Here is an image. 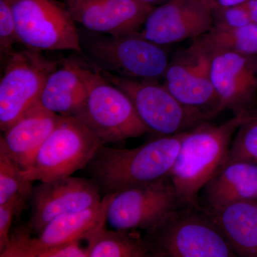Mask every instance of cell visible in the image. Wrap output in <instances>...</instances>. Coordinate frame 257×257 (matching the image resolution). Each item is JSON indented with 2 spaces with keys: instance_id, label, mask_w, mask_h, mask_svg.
Instances as JSON below:
<instances>
[{
  "instance_id": "cell-17",
  "label": "cell",
  "mask_w": 257,
  "mask_h": 257,
  "mask_svg": "<svg viewBox=\"0 0 257 257\" xmlns=\"http://www.w3.org/2000/svg\"><path fill=\"white\" fill-rule=\"evenodd\" d=\"M62 116L47 110L38 101L5 130L0 143L22 170L31 167L40 147Z\"/></svg>"
},
{
  "instance_id": "cell-28",
  "label": "cell",
  "mask_w": 257,
  "mask_h": 257,
  "mask_svg": "<svg viewBox=\"0 0 257 257\" xmlns=\"http://www.w3.org/2000/svg\"><path fill=\"white\" fill-rule=\"evenodd\" d=\"M81 241L42 248L34 257H88L87 248L81 246Z\"/></svg>"
},
{
  "instance_id": "cell-12",
  "label": "cell",
  "mask_w": 257,
  "mask_h": 257,
  "mask_svg": "<svg viewBox=\"0 0 257 257\" xmlns=\"http://www.w3.org/2000/svg\"><path fill=\"white\" fill-rule=\"evenodd\" d=\"M110 194L99 204L87 209L67 213L50 221L37 236L25 226L12 233L9 245L1 257H34L42 248L82 241L85 235L106 221V209Z\"/></svg>"
},
{
  "instance_id": "cell-9",
  "label": "cell",
  "mask_w": 257,
  "mask_h": 257,
  "mask_svg": "<svg viewBox=\"0 0 257 257\" xmlns=\"http://www.w3.org/2000/svg\"><path fill=\"white\" fill-rule=\"evenodd\" d=\"M41 51H16L0 81V128L5 132L39 101L47 77L60 65Z\"/></svg>"
},
{
  "instance_id": "cell-32",
  "label": "cell",
  "mask_w": 257,
  "mask_h": 257,
  "mask_svg": "<svg viewBox=\"0 0 257 257\" xmlns=\"http://www.w3.org/2000/svg\"><path fill=\"white\" fill-rule=\"evenodd\" d=\"M251 114L257 115V106L256 107V109H255L253 111V112L251 113Z\"/></svg>"
},
{
  "instance_id": "cell-3",
  "label": "cell",
  "mask_w": 257,
  "mask_h": 257,
  "mask_svg": "<svg viewBox=\"0 0 257 257\" xmlns=\"http://www.w3.org/2000/svg\"><path fill=\"white\" fill-rule=\"evenodd\" d=\"M248 115H234L221 124L205 121L187 133L170 178L179 206L198 202V194L222 165L238 128Z\"/></svg>"
},
{
  "instance_id": "cell-25",
  "label": "cell",
  "mask_w": 257,
  "mask_h": 257,
  "mask_svg": "<svg viewBox=\"0 0 257 257\" xmlns=\"http://www.w3.org/2000/svg\"><path fill=\"white\" fill-rule=\"evenodd\" d=\"M18 37L13 12L7 0H0V53L6 63L15 53Z\"/></svg>"
},
{
  "instance_id": "cell-19",
  "label": "cell",
  "mask_w": 257,
  "mask_h": 257,
  "mask_svg": "<svg viewBox=\"0 0 257 257\" xmlns=\"http://www.w3.org/2000/svg\"><path fill=\"white\" fill-rule=\"evenodd\" d=\"M87 96V86L77 69V62L64 60L47 77L39 102L60 116H74L82 109Z\"/></svg>"
},
{
  "instance_id": "cell-23",
  "label": "cell",
  "mask_w": 257,
  "mask_h": 257,
  "mask_svg": "<svg viewBox=\"0 0 257 257\" xmlns=\"http://www.w3.org/2000/svg\"><path fill=\"white\" fill-rule=\"evenodd\" d=\"M21 168L0 143V205L15 198L30 200L33 182L24 178Z\"/></svg>"
},
{
  "instance_id": "cell-18",
  "label": "cell",
  "mask_w": 257,
  "mask_h": 257,
  "mask_svg": "<svg viewBox=\"0 0 257 257\" xmlns=\"http://www.w3.org/2000/svg\"><path fill=\"white\" fill-rule=\"evenodd\" d=\"M202 190L204 207L210 212L239 201L257 199V165L243 161L223 163Z\"/></svg>"
},
{
  "instance_id": "cell-7",
  "label": "cell",
  "mask_w": 257,
  "mask_h": 257,
  "mask_svg": "<svg viewBox=\"0 0 257 257\" xmlns=\"http://www.w3.org/2000/svg\"><path fill=\"white\" fill-rule=\"evenodd\" d=\"M102 145L100 139L78 119L62 116L40 147L31 167L22 173L31 182L69 177L86 168Z\"/></svg>"
},
{
  "instance_id": "cell-15",
  "label": "cell",
  "mask_w": 257,
  "mask_h": 257,
  "mask_svg": "<svg viewBox=\"0 0 257 257\" xmlns=\"http://www.w3.org/2000/svg\"><path fill=\"white\" fill-rule=\"evenodd\" d=\"M214 26L212 11L201 0H172L155 7L140 34L161 46L194 40Z\"/></svg>"
},
{
  "instance_id": "cell-20",
  "label": "cell",
  "mask_w": 257,
  "mask_h": 257,
  "mask_svg": "<svg viewBox=\"0 0 257 257\" xmlns=\"http://www.w3.org/2000/svg\"><path fill=\"white\" fill-rule=\"evenodd\" d=\"M210 213L236 256L257 257V199L239 201Z\"/></svg>"
},
{
  "instance_id": "cell-5",
  "label": "cell",
  "mask_w": 257,
  "mask_h": 257,
  "mask_svg": "<svg viewBox=\"0 0 257 257\" xmlns=\"http://www.w3.org/2000/svg\"><path fill=\"white\" fill-rule=\"evenodd\" d=\"M92 32L81 43L96 69L128 78H163L170 60L165 47L140 32L117 36Z\"/></svg>"
},
{
  "instance_id": "cell-4",
  "label": "cell",
  "mask_w": 257,
  "mask_h": 257,
  "mask_svg": "<svg viewBox=\"0 0 257 257\" xmlns=\"http://www.w3.org/2000/svg\"><path fill=\"white\" fill-rule=\"evenodd\" d=\"M85 82L87 96L73 117L85 125L104 145L136 138L148 133L131 99L95 69L92 71L77 62Z\"/></svg>"
},
{
  "instance_id": "cell-26",
  "label": "cell",
  "mask_w": 257,
  "mask_h": 257,
  "mask_svg": "<svg viewBox=\"0 0 257 257\" xmlns=\"http://www.w3.org/2000/svg\"><path fill=\"white\" fill-rule=\"evenodd\" d=\"M27 201L23 198H15L0 205V253L9 245L13 218L25 209Z\"/></svg>"
},
{
  "instance_id": "cell-27",
  "label": "cell",
  "mask_w": 257,
  "mask_h": 257,
  "mask_svg": "<svg viewBox=\"0 0 257 257\" xmlns=\"http://www.w3.org/2000/svg\"><path fill=\"white\" fill-rule=\"evenodd\" d=\"M212 15L214 26L220 28H240L252 23L243 4L215 10Z\"/></svg>"
},
{
  "instance_id": "cell-8",
  "label": "cell",
  "mask_w": 257,
  "mask_h": 257,
  "mask_svg": "<svg viewBox=\"0 0 257 257\" xmlns=\"http://www.w3.org/2000/svg\"><path fill=\"white\" fill-rule=\"evenodd\" d=\"M19 43L37 51L83 54L80 32L65 5L57 0H7Z\"/></svg>"
},
{
  "instance_id": "cell-10",
  "label": "cell",
  "mask_w": 257,
  "mask_h": 257,
  "mask_svg": "<svg viewBox=\"0 0 257 257\" xmlns=\"http://www.w3.org/2000/svg\"><path fill=\"white\" fill-rule=\"evenodd\" d=\"M170 177L110 194L106 221L114 229L147 230L179 207Z\"/></svg>"
},
{
  "instance_id": "cell-13",
  "label": "cell",
  "mask_w": 257,
  "mask_h": 257,
  "mask_svg": "<svg viewBox=\"0 0 257 257\" xmlns=\"http://www.w3.org/2000/svg\"><path fill=\"white\" fill-rule=\"evenodd\" d=\"M101 192L91 179L63 177L33 187L28 227L39 234L50 221L67 213L87 209L101 202Z\"/></svg>"
},
{
  "instance_id": "cell-16",
  "label": "cell",
  "mask_w": 257,
  "mask_h": 257,
  "mask_svg": "<svg viewBox=\"0 0 257 257\" xmlns=\"http://www.w3.org/2000/svg\"><path fill=\"white\" fill-rule=\"evenodd\" d=\"M76 23L104 35L140 32L155 7L143 0H64Z\"/></svg>"
},
{
  "instance_id": "cell-14",
  "label": "cell",
  "mask_w": 257,
  "mask_h": 257,
  "mask_svg": "<svg viewBox=\"0 0 257 257\" xmlns=\"http://www.w3.org/2000/svg\"><path fill=\"white\" fill-rule=\"evenodd\" d=\"M210 77L219 99L220 112L251 114L257 106L255 56L218 52L211 56Z\"/></svg>"
},
{
  "instance_id": "cell-31",
  "label": "cell",
  "mask_w": 257,
  "mask_h": 257,
  "mask_svg": "<svg viewBox=\"0 0 257 257\" xmlns=\"http://www.w3.org/2000/svg\"><path fill=\"white\" fill-rule=\"evenodd\" d=\"M145 3L152 5L154 7L159 6V5L165 4V3H168V2L172 1V0H143Z\"/></svg>"
},
{
  "instance_id": "cell-24",
  "label": "cell",
  "mask_w": 257,
  "mask_h": 257,
  "mask_svg": "<svg viewBox=\"0 0 257 257\" xmlns=\"http://www.w3.org/2000/svg\"><path fill=\"white\" fill-rule=\"evenodd\" d=\"M233 161L257 165V115L250 114L235 134L223 163Z\"/></svg>"
},
{
  "instance_id": "cell-33",
  "label": "cell",
  "mask_w": 257,
  "mask_h": 257,
  "mask_svg": "<svg viewBox=\"0 0 257 257\" xmlns=\"http://www.w3.org/2000/svg\"><path fill=\"white\" fill-rule=\"evenodd\" d=\"M255 63H256V68L257 72V56H255Z\"/></svg>"
},
{
  "instance_id": "cell-1",
  "label": "cell",
  "mask_w": 257,
  "mask_h": 257,
  "mask_svg": "<svg viewBox=\"0 0 257 257\" xmlns=\"http://www.w3.org/2000/svg\"><path fill=\"white\" fill-rule=\"evenodd\" d=\"M187 134L161 137L133 149L102 145L86 167L88 175L104 195L170 177Z\"/></svg>"
},
{
  "instance_id": "cell-22",
  "label": "cell",
  "mask_w": 257,
  "mask_h": 257,
  "mask_svg": "<svg viewBox=\"0 0 257 257\" xmlns=\"http://www.w3.org/2000/svg\"><path fill=\"white\" fill-rule=\"evenodd\" d=\"M192 44L211 56L223 52L257 56V25L233 28L213 26L207 33L192 40Z\"/></svg>"
},
{
  "instance_id": "cell-2",
  "label": "cell",
  "mask_w": 257,
  "mask_h": 257,
  "mask_svg": "<svg viewBox=\"0 0 257 257\" xmlns=\"http://www.w3.org/2000/svg\"><path fill=\"white\" fill-rule=\"evenodd\" d=\"M143 237L150 257L237 256L199 202L175 208L145 230Z\"/></svg>"
},
{
  "instance_id": "cell-11",
  "label": "cell",
  "mask_w": 257,
  "mask_h": 257,
  "mask_svg": "<svg viewBox=\"0 0 257 257\" xmlns=\"http://www.w3.org/2000/svg\"><path fill=\"white\" fill-rule=\"evenodd\" d=\"M211 55L191 44L176 52L164 75V85L184 105L215 117L219 99L210 77Z\"/></svg>"
},
{
  "instance_id": "cell-29",
  "label": "cell",
  "mask_w": 257,
  "mask_h": 257,
  "mask_svg": "<svg viewBox=\"0 0 257 257\" xmlns=\"http://www.w3.org/2000/svg\"><path fill=\"white\" fill-rule=\"evenodd\" d=\"M248 0H214L209 6L211 11L222 9V8H230V7L236 6L246 3Z\"/></svg>"
},
{
  "instance_id": "cell-21",
  "label": "cell",
  "mask_w": 257,
  "mask_h": 257,
  "mask_svg": "<svg viewBox=\"0 0 257 257\" xmlns=\"http://www.w3.org/2000/svg\"><path fill=\"white\" fill-rule=\"evenodd\" d=\"M104 221L84 236L88 257H149L143 236L137 230H108Z\"/></svg>"
},
{
  "instance_id": "cell-6",
  "label": "cell",
  "mask_w": 257,
  "mask_h": 257,
  "mask_svg": "<svg viewBox=\"0 0 257 257\" xmlns=\"http://www.w3.org/2000/svg\"><path fill=\"white\" fill-rule=\"evenodd\" d=\"M98 71L128 96L149 131L162 137L188 133L214 118L184 105L157 80L128 78Z\"/></svg>"
},
{
  "instance_id": "cell-30",
  "label": "cell",
  "mask_w": 257,
  "mask_h": 257,
  "mask_svg": "<svg viewBox=\"0 0 257 257\" xmlns=\"http://www.w3.org/2000/svg\"><path fill=\"white\" fill-rule=\"evenodd\" d=\"M243 5L247 10L251 23L257 25V0H248Z\"/></svg>"
}]
</instances>
